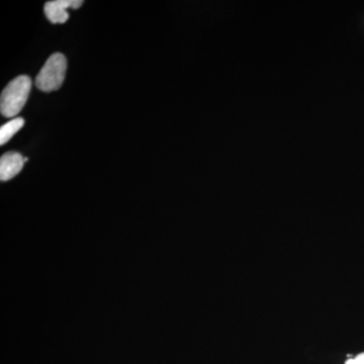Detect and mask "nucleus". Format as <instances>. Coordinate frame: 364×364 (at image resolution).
I'll use <instances>...</instances> for the list:
<instances>
[{"label": "nucleus", "instance_id": "1", "mask_svg": "<svg viewBox=\"0 0 364 364\" xmlns=\"http://www.w3.org/2000/svg\"><path fill=\"white\" fill-rule=\"evenodd\" d=\"M32 80L28 76H18L6 85L0 98V111L6 117H14L23 109L30 95Z\"/></svg>", "mask_w": 364, "mask_h": 364}, {"label": "nucleus", "instance_id": "2", "mask_svg": "<svg viewBox=\"0 0 364 364\" xmlns=\"http://www.w3.org/2000/svg\"><path fill=\"white\" fill-rule=\"evenodd\" d=\"M67 70V60L61 53H55L46 62L36 78V85L44 92L59 90L63 85Z\"/></svg>", "mask_w": 364, "mask_h": 364}, {"label": "nucleus", "instance_id": "3", "mask_svg": "<svg viewBox=\"0 0 364 364\" xmlns=\"http://www.w3.org/2000/svg\"><path fill=\"white\" fill-rule=\"evenodd\" d=\"M81 0H54L45 4L44 11L48 20L52 23H65L69 18L68 9H79L82 6Z\"/></svg>", "mask_w": 364, "mask_h": 364}, {"label": "nucleus", "instance_id": "4", "mask_svg": "<svg viewBox=\"0 0 364 364\" xmlns=\"http://www.w3.org/2000/svg\"><path fill=\"white\" fill-rule=\"evenodd\" d=\"M25 158L18 152H7L0 159V179L7 181L20 173L25 164Z\"/></svg>", "mask_w": 364, "mask_h": 364}, {"label": "nucleus", "instance_id": "5", "mask_svg": "<svg viewBox=\"0 0 364 364\" xmlns=\"http://www.w3.org/2000/svg\"><path fill=\"white\" fill-rule=\"evenodd\" d=\"M25 124V119L23 117H16L11 119L9 123L4 124L0 128V145H4L11 140L14 134L18 133Z\"/></svg>", "mask_w": 364, "mask_h": 364}, {"label": "nucleus", "instance_id": "6", "mask_svg": "<svg viewBox=\"0 0 364 364\" xmlns=\"http://www.w3.org/2000/svg\"><path fill=\"white\" fill-rule=\"evenodd\" d=\"M345 364H364V353L359 354L356 358L348 359Z\"/></svg>", "mask_w": 364, "mask_h": 364}]
</instances>
